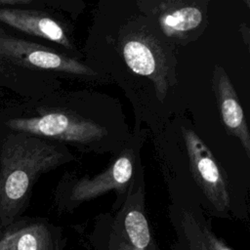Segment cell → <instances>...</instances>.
Listing matches in <instances>:
<instances>
[{"label": "cell", "mask_w": 250, "mask_h": 250, "mask_svg": "<svg viewBox=\"0 0 250 250\" xmlns=\"http://www.w3.org/2000/svg\"><path fill=\"white\" fill-rule=\"evenodd\" d=\"M212 85L226 131L240 141L246 155L249 157L250 133L243 108L239 104L236 92L229 75L221 65L216 64L214 67Z\"/></svg>", "instance_id": "obj_9"}, {"label": "cell", "mask_w": 250, "mask_h": 250, "mask_svg": "<svg viewBox=\"0 0 250 250\" xmlns=\"http://www.w3.org/2000/svg\"><path fill=\"white\" fill-rule=\"evenodd\" d=\"M0 56L28 67L61 71L74 75H95V71L92 68L77 60L55 52L45 46L10 35H0Z\"/></svg>", "instance_id": "obj_5"}, {"label": "cell", "mask_w": 250, "mask_h": 250, "mask_svg": "<svg viewBox=\"0 0 250 250\" xmlns=\"http://www.w3.org/2000/svg\"><path fill=\"white\" fill-rule=\"evenodd\" d=\"M0 21L25 33L53 41L65 48H72L62 25L44 13L15 7H1Z\"/></svg>", "instance_id": "obj_10"}, {"label": "cell", "mask_w": 250, "mask_h": 250, "mask_svg": "<svg viewBox=\"0 0 250 250\" xmlns=\"http://www.w3.org/2000/svg\"><path fill=\"white\" fill-rule=\"evenodd\" d=\"M7 126L18 133L60 142L90 144L106 135L104 126L67 111H50L39 116L13 118Z\"/></svg>", "instance_id": "obj_2"}, {"label": "cell", "mask_w": 250, "mask_h": 250, "mask_svg": "<svg viewBox=\"0 0 250 250\" xmlns=\"http://www.w3.org/2000/svg\"><path fill=\"white\" fill-rule=\"evenodd\" d=\"M174 250H232L209 228L204 218L190 210H183L177 225Z\"/></svg>", "instance_id": "obj_11"}, {"label": "cell", "mask_w": 250, "mask_h": 250, "mask_svg": "<svg viewBox=\"0 0 250 250\" xmlns=\"http://www.w3.org/2000/svg\"><path fill=\"white\" fill-rule=\"evenodd\" d=\"M134 154L124 150L101 174L93 178L83 177L78 179L70 188V202L79 204L112 189L123 192L134 173Z\"/></svg>", "instance_id": "obj_7"}, {"label": "cell", "mask_w": 250, "mask_h": 250, "mask_svg": "<svg viewBox=\"0 0 250 250\" xmlns=\"http://www.w3.org/2000/svg\"><path fill=\"white\" fill-rule=\"evenodd\" d=\"M64 147L23 133L9 135L0 154V225L8 227L39 177L69 158Z\"/></svg>", "instance_id": "obj_1"}, {"label": "cell", "mask_w": 250, "mask_h": 250, "mask_svg": "<svg viewBox=\"0 0 250 250\" xmlns=\"http://www.w3.org/2000/svg\"><path fill=\"white\" fill-rule=\"evenodd\" d=\"M142 9L154 16L162 32L171 38H181L196 29L203 21V3L197 1L164 0L141 2Z\"/></svg>", "instance_id": "obj_8"}, {"label": "cell", "mask_w": 250, "mask_h": 250, "mask_svg": "<svg viewBox=\"0 0 250 250\" xmlns=\"http://www.w3.org/2000/svg\"><path fill=\"white\" fill-rule=\"evenodd\" d=\"M0 250H55V241L47 225L31 223L0 234Z\"/></svg>", "instance_id": "obj_12"}, {"label": "cell", "mask_w": 250, "mask_h": 250, "mask_svg": "<svg viewBox=\"0 0 250 250\" xmlns=\"http://www.w3.org/2000/svg\"><path fill=\"white\" fill-rule=\"evenodd\" d=\"M182 133L194 181L217 211L227 212L230 206L229 185L220 165L194 131L183 127Z\"/></svg>", "instance_id": "obj_3"}, {"label": "cell", "mask_w": 250, "mask_h": 250, "mask_svg": "<svg viewBox=\"0 0 250 250\" xmlns=\"http://www.w3.org/2000/svg\"><path fill=\"white\" fill-rule=\"evenodd\" d=\"M121 50L128 67L149 78L159 101H163L169 88L170 64L155 37L146 31L129 33L121 42Z\"/></svg>", "instance_id": "obj_4"}, {"label": "cell", "mask_w": 250, "mask_h": 250, "mask_svg": "<svg viewBox=\"0 0 250 250\" xmlns=\"http://www.w3.org/2000/svg\"><path fill=\"white\" fill-rule=\"evenodd\" d=\"M142 189L130 194L117 215L108 237L107 250H158L143 205Z\"/></svg>", "instance_id": "obj_6"}]
</instances>
